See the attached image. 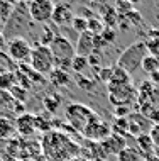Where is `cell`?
I'll list each match as a JSON object with an SVG mask.
<instances>
[{
	"instance_id": "obj_4",
	"label": "cell",
	"mask_w": 159,
	"mask_h": 161,
	"mask_svg": "<svg viewBox=\"0 0 159 161\" xmlns=\"http://www.w3.org/2000/svg\"><path fill=\"white\" fill-rule=\"evenodd\" d=\"M29 66H31L36 73L39 75H49L54 69V56L51 53L49 46H42L37 42L36 46H32L31 59H29Z\"/></svg>"
},
{
	"instance_id": "obj_35",
	"label": "cell",
	"mask_w": 159,
	"mask_h": 161,
	"mask_svg": "<svg viewBox=\"0 0 159 161\" xmlns=\"http://www.w3.org/2000/svg\"><path fill=\"white\" fill-rule=\"evenodd\" d=\"M88 63H90V66L92 68H95V69H98L100 68V63H102V56H100V53H92L88 56Z\"/></svg>"
},
{
	"instance_id": "obj_44",
	"label": "cell",
	"mask_w": 159,
	"mask_h": 161,
	"mask_svg": "<svg viewBox=\"0 0 159 161\" xmlns=\"http://www.w3.org/2000/svg\"><path fill=\"white\" fill-rule=\"evenodd\" d=\"M70 161H90V159L85 158V156H75V158H71Z\"/></svg>"
},
{
	"instance_id": "obj_30",
	"label": "cell",
	"mask_w": 159,
	"mask_h": 161,
	"mask_svg": "<svg viewBox=\"0 0 159 161\" xmlns=\"http://www.w3.org/2000/svg\"><path fill=\"white\" fill-rule=\"evenodd\" d=\"M112 73H114V66H105V68H98L97 69V75L100 81H105V83H110L112 80Z\"/></svg>"
},
{
	"instance_id": "obj_14",
	"label": "cell",
	"mask_w": 159,
	"mask_h": 161,
	"mask_svg": "<svg viewBox=\"0 0 159 161\" xmlns=\"http://www.w3.org/2000/svg\"><path fill=\"white\" fill-rule=\"evenodd\" d=\"M157 93H159V90L156 88V85H154L151 80H147V81H144V83L140 85L137 100H139V102H152L154 103L156 98H157Z\"/></svg>"
},
{
	"instance_id": "obj_29",
	"label": "cell",
	"mask_w": 159,
	"mask_h": 161,
	"mask_svg": "<svg viewBox=\"0 0 159 161\" xmlns=\"http://www.w3.org/2000/svg\"><path fill=\"white\" fill-rule=\"evenodd\" d=\"M8 95H10V97L14 98L15 102L24 103V102H25V98H27V90L22 88V86H17V85H14V86L10 88V92H8Z\"/></svg>"
},
{
	"instance_id": "obj_16",
	"label": "cell",
	"mask_w": 159,
	"mask_h": 161,
	"mask_svg": "<svg viewBox=\"0 0 159 161\" xmlns=\"http://www.w3.org/2000/svg\"><path fill=\"white\" fill-rule=\"evenodd\" d=\"M135 142H137V147H139V151H140V154L144 156H151V154H156L154 153V142H152V139H151V136L149 134H146V132H142L140 136H137L135 137Z\"/></svg>"
},
{
	"instance_id": "obj_45",
	"label": "cell",
	"mask_w": 159,
	"mask_h": 161,
	"mask_svg": "<svg viewBox=\"0 0 159 161\" xmlns=\"http://www.w3.org/2000/svg\"><path fill=\"white\" fill-rule=\"evenodd\" d=\"M34 161H49L48 158H46V156L44 154H41V156H37V158L36 159H34Z\"/></svg>"
},
{
	"instance_id": "obj_6",
	"label": "cell",
	"mask_w": 159,
	"mask_h": 161,
	"mask_svg": "<svg viewBox=\"0 0 159 161\" xmlns=\"http://www.w3.org/2000/svg\"><path fill=\"white\" fill-rule=\"evenodd\" d=\"M107 92H109V102L114 107H130V103L135 102L139 97V90H135L132 83L125 86L107 88Z\"/></svg>"
},
{
	"instance_id": "obj_28",
	"label": "cell",
	"mask_w": 159,
	"mask_h": 161,
	"mask_svg": "<svg viewBox=\"0 0 159 161\" xmlns=\"http://www.w3.org/2000/svg\"><path fill=\"white\" fill-rule=\"evenodd\" d=\"M59 103H61V98H59V95H46L44 97V107L48 108L49 112H56V108H59Z\"/></svg>"
},
{
	"instance_id": "obj_47",
	"label": "cell",
	"mask_w": 159,
	"mask_h": 161,
	"mask_svg": "<svg viewBox=\"0 0 159 161\" xmlns=\"http://www.w3.org/2000/svg\"><path fill=\"white\" fill-rule=\"evenodd\" d=\"M17 161H29V159H17Z\"/></svg>"
},
{
	"instance_id": "obj_25",
	"label": "cell",
	"mask_w": 159,
	"mask_h": 161,
	"mask_svg": "<svg viewBox=\"0 0 159 161\" xmlns=\"http://www.w3.org/2000/svg\"><path fill=\"white\" fill-rule=\"evenodd\" d=\"M76 85H78L81 90H85V92H90V90L95 88L97 81L93 80V78L85 76V75H76Z\"/></svg>"
},
{
	"instance_id": "obj_2",
	"label": "cell",
	"mask_w": 159,
	"mask_h": 161,
	"mask_svg": "<svg viewBox=\"0 0 159 161\" xmlns=\"http://www.w3.org/2000/svg\"><path fill=\"white\" fill-rule=\"evenodd\" d=\"M97 115H98L97 112L88 105H85V103H70V105H66V110H64V117H66L68 124L73 127V130H76L80 134H83L87 125Z\"/></svg>"
},
{
	"instance_id": "obj_9",
	"label": "cell",
	"mask_w": 159,
	"mask_h": 161,
	"mask_svg": "<svg viewBox=\"0 0 159 161\" xmlns=\"http://www.w3.org/2000/svg\"><path fill=\"white\" fill-rule=\"evenodd\" d=\"M102 147H103L105 154H114V156H119V153L124 149V147H127V141L124 136H120L117 132H112L109 137L105 139V141L100 142Z\"/></svg>"
},
{
	"instance_id": "obj_33",
	"label": "cell",
	"mask_w": 159,
	"mask_h": 161,
	"mask_svg": "<svg viewBox=\"0 0 159 161\" xmlns=\"http://www.w3.org/2000/svg\"><path fill=\"white\" fill-rule=\"evenodd\" d=\"M51 129V120L44 119L42 115H36V130H41V132H49Z\"/></svg>"
},
{
	"instance_id": "obj_48",
	"label": "cell",
	"mask_w": 159,
	"mask_h": 161,
	"mask_svg": "<svg viewBox=\"0 0 159 161\" xmlns=\"http://www.w3.org/2000/svg\"><path fill=\"white\" fill-rule=\"evenodd\" d=\"M0 161H2V159H0Z\"/></svg>"
},
{
	"instance_id": "obj_31",
	"label": "cell",
	"mask_w": 159,
	"mask_h": 161,
	"mask_svg": "<svg viewBox=\"0 0 159 161\" xmlns=\"http://www.w3.org/2000/svg\"><path fill=\"white\" fill-rule=\"evenodd\" d=\"M115 10H117L119 15H127V14H130V12L134 10V5H132V2H124V0H119L117 5H115Z\"/></svg>"
},
{
	"instance_id": "obj_17",
	"label": "cell",
	"mask_w": 159,
	"mask_h": 161,
	"mask_svg": "<svg viewBox=\"0 0 159 161\" xmlns=\"http://www.w3.org/2000/svg\"><path fill=\"white\" fill-rule=\"evenodd\" d=\"M117 161H144V156L140 154L139 149H134V147L127 146L119 153Z\"/></svg>"
},
{
	"instance_id": "obj_34",
	"label": "cell",
	"mask_w": 159,
	"mask_h": 161,
	"mask_svg": "<svg viewBox=\"0 0 159 161\" xmlns=\"http://www.w3.org/2000/svg\"><path fill=\"white\" fill-rule=\"evenodd\" d=\"M147 44V51L152 56H159V37H151L149 41H146Z\"/></svg>"
},
{
	"instance_id": "obj_18",
	"label": "cell",
	"mask_w": 159,
	"mask_h": 161,
	"mask_svg": "<svg viewBox=\"0 0 159 161\" xmlns=\"http://www.w3.org/2000/svg\"><path fill=\"white\" fill-rule=\"evenodd\" d=\"M49 80H51V83L56 85V86H66L71 81V78H70V75H68L66 71L54 68L53 71L49 73Z\"/></svg>"
},
{
	"instance_id": "obj_3",
	"label": "cell",
	"mask_w": 159,
	"mask_h": 161,
	"mask_svg": "<svg viewBox=\"0 0 159 161\" xmlns=\"http://www.w3.org/2000/svg\"><path fill=\"white\" fill-rule=\"evenodd\" d=\"M147 54H149L147 44H146L144 41H137V42L130 44L129 47H125V49L122 51V54H120L119 59H117V64L132 75L134 71H137V69L142 66V61Z\"/></svg>"
},
{
	"instance_id": "obj_27",
	"label": "cell",
	"mask_w": 159,
	"mask_h": 161,
	"mask_svg": "<svg viewBox=\"0 0 159 161\" xmlns=\"http://www.w3.org/2000/svg\"><path fill=\"white\" fill-rule=\"evenodd\" d=\"M15 85V75L14 73H2L0 75V90H8Z\"/></svg>"
},
{
	"instance_id": "obj_38",
	"label": "cell",
	"mask_w": 159,
	"mask_h": 161,
	"mask_svg": "<svg viewBox=\"0 0 159 161\" xmlns=\"http://www.w3.org/2000/svg\"><path fill=\"white\" fill-rule=\"evenodd\" d=\"M100 36L103 37L105 41H107V42H109V44H110L112 41H115V36H117V31H115V29H110V27H105V31L102 32Z\"/></svg>"
},
{
	"instance_id": "obj_20",
	"label": "cell",
	"mask_w": 159,
	"mask_h": 161,
	"mask_svg": "<svg viewBox=\"0 0 159 161\" xmlns=\"http://www.w3.org/2000/svg\"><path fill=\"white\" fill-rule=\"evenodd\" d=\"M90 66L88 63V58H85V56H78L76 54L75 58H73V63H71V69L76 73V75H83V71Z\"/></svg>"
},
{
	"instance_id": "obj_36",
	"label": "cell",
	"mask_w": 159,
	"mask_h": 161,
	"mask_svg": "<svg viewBox=\"0 0 159 161\" xmlns=\"http://www.w3.org/2000/svg\"><path fill=\"white\" fill-rule=\"evenodd\" d=\"M149 136H151L154 146H156V149H159V124H154L151 130H149Z\"/></svg>"
},
{
	"instance_id": "obj_32",
	"label": "cell",
	"mask_w": 159,
	"mask_h": 161,
	"mask_svg": "<svg viewBox=\"0 0 159 161\" xmlns=\"http://www.w3.org/2000/svg\"><path fill=\"white\" fill-rule=\"evenodd\" d=\"M54 37H56V34L51 31V27H42V34H41V42H39V44L51 46V42H53Z\"/></svg>"
},
{
	"instance_id": "obj_15",
	"label": "cell",
	"mask_w": 159,
	"mask_h": 161,
	"mask_svg": "<svg viewBox=\"0 0 159 161\" xmlns=\"http://www.w3.org/2000/svg\"><path fill=\"white\" fill-rule=\"evenodd\" d=\"M102 14V22L105 24V27L115 29V25H119V14L115 10V7L112 5H98Z\"/></svg>"
},
{
	"instance_id": "obj_5",
	"label": "cell",
	"mask_w": 159,
	"mask_h": 161,
	"mask_svg": "<svg viewBox=\"0 0 159 161\" xmlns=\"http://www.w3.org/2000/svg\"><path fill=\"white\" fill-rule=\"evenodd\" d=\"M32 53V46L27 42V39L22 36H14L7 42V54L10 59L17 63H29Z\"/></svg>"
},
{
	"instance_id": "obj_11",
	"label": "cell",
	"mask_w": 159,
	"mask_h": 161,
	"mask_svg": "<svg viewBox=\"0 0 159 161\" xmlns=\"http://www.w3.org/2000/svg\"><path fill=\"white\" fill-rule=\"evenodd\" d=\"M75 15H73V10H71V5L70 3H56L54 5V14H53V22L56 25H66V24H71Z\"/></svg>"
},
{
	"instance_id": "obj_24",
	"label": "cell",
	"mask_w": 159,
	"mask_h": 161,
	"mask_svg": "<svg viewBox=\"0 0 159 161\" xmlns=\"http://www.w3.org/2000/svg\"><path fill=\"white\" fill-rule=\"evenodd\" d=\"M103 31H105V24L102 22V19L92 17V19L88 20V32H92L93 36H100Z\"/></svg>"
},
{
	"instance_id": "obj_22",
	"label": "cell",
	"mask_w": 159,
	"mask_h": 161,
	"mask_svg": "<svg viewBox=\"0 0 159 161\" xmlns=\"http://www.w3.org/2000/svg\"><path fill=\"white\" fill-rule=\"evenodd\" d=\"M15 5L10 2H0V24H7L10 19L12 12H14Z\"/></svg>"
},
{
	"instance_id": "obj_43",
	"label": "cell",
	"mask_w": 159,
	"mask_h": 161,
	"mask_svg": "<svg viewBox=\"0 0 159 161\" xmlns=\"http://www.w3.org/2000/svg\"><path fill=\"white\" fill-rule=\"evenodd\" d=\"M144 161H159V156L157 154H151V156H146Z\"/></svg>"
},
{
	"instance_id": "obj_21",
	"label": "cell",
	"mask_w": 159,
	"mask_h": 161,
	"mask_svg": "<svg viewBox=\"0 0 159 161\" xmlns=\"http://www.w3.org/2000/svg\"><path fill=\"white\" fill-rule=\"evenodd\" d=\"M14 130H15V124L10 119H0V137L8 139L14 134Z\"/></svg>"
},
{
	"instance_id": "obj_8",
	"label": "cell",
	"mask_w": 159,
	"mask_h": 161,
	"mask_svg": "<svg viewBox=\"0 0 159 161\" xmlns=\"http://www.w3.org/2000/svg\"><path fill=\"white\" fill-rule=\"evenodd\" d=\"M110 134H112V125H109L105 120H102L100 115H97L95 119L87 125V129L83 130L81 136H83L85 139H88V141L102 142V141H105Z\"/></svg>"
},
{
	"instance_id": "obj_23",
	"label": "cell",
	"mask_w": 159,
	"mask_h": 161,
	"mask_svg": "<svg viewBox=\"0 0 159 161\" xmlns=\"http://www.w3.org/2000/svg\"><path fill=\"white\" fill-rule=\"evenodd\" d=\"M71 27L75 29V31L78 32V36H80V34L88 31V19L83 17V15H75V19H73V22H71Z\"/></svg>"
},
{
	"instance_id": "obj_12",
	"label": "cell",
	"mask_w": 159,
	"mask_h": 161,
	"mask_svg": "<svg viewBox=\"0 0 159 161\" xmlns=\"http://www.w3.org/2000/svg\"><path fill=\"white\" fill-rule=\"evenodd\" d=\"M15 130L20 136L27 137L36 130V115L32 114H22L15 119Z\"/></svg>"
},
{
	"instance_id": "obj_26",
	"label": "cell",
	"mask_w": 159,
	"mask_h": 161,
	"mask_svg": "<svg viewBox=\"0 0 159 161\" xmlns=\"http://www.w3.org/2000/svg\"><path fill=\"white\" fill-rule=\"evenodd\" d=\"M112 132H117L120 136H125L129 132V117L127 119H115L112 124Z\"/></svg>"
},
{
	"instance_id": "obj_42",
	"label": "cell",
	"mask_w": 159,
	"mask_h": 161,
	"mask_svg": "<svg viewBox=\"0 0 159 161\" xmlns=\"http://www.w3.org/2000/svg\"><path fill=\"white\" fill-rule=\"evenodd\" d=\"M149 80H151L154 85H156V83H159V71L152 73V75H149Z\"/></svg>"
},
{
	"instance_id": "obj_39",
	"label": "cell",
	"mask_w": 159,
	"mask_h": 161,
	"mask_svg": "<svg viewBox=\"0 0 159 161\" xmlns=\"http://www.w3.org/2000/svg\"><path fill=\"white\" fill-rule=\"evenodd\" d=\"M107 44H109V42H107L102 36H95V51L97 53H100L103 47H107Z\"/></svg>"
},
{
	"instance_id": "obj_19",
	"label": "cell",
	"mask_w": 159,
	"mask_h": 161,
	"mask_svg": "<svg viewBox=\"0 0 159 161\" xmlns=\"http://www.w3.org/2000/svg\"><path fill=\"white\" fill-rule=\"evenodd\" d=\"M140 69H144L147 75H152V73L159 71V56H152V54H147L142 61V66Z\"/></svg>"
},
{
	"instance_id": "obj_41",
	"label": "cell",
	"mask_w": 159,
	"mask_h": 161,
	"mask_svg": "<svg viewBox=\"0 0 159 161\" xmlns=\"http://www.w3.org/2000/svg\"><path fill=\"white\" fill-rule=\"evenodd\" d=\"M7 51V42H5V36H3L2 32H0V56L5 54Z\"/></svg>"
},
{
	"instance_id": "obj_10",
	"label": "cell",
	"mask_w": 159,
	"mask_h": 161,
	"mask_svg": "<svg viewBox=\"0 0 159 161\" xmlns=\"http://www.w3.org/2000/svg\"><path fill=\"white\" fill-rule=\"evenodd\" d=\"M76 54L88 58L92 53H95V36L92 32H83L78 36V42H76Z\"/></svg>"
},
{
	"instance_id": "obj_46",
	"label": "cell",
	"mask_w": 159,
	"mask_h": 161,
	"mask_svg": "<svg viewBox=\"0 0 159 161\" xmlns=\"http://www.w3.org/2000/svg\"><path fill=\"white\" fill-rule=\"evenodd\" d=\"M92 161H105V159H92Z\"/></svg>"
},
{
	"instance_id": "obj_40",
	"label": "cell",
	"mask_w": 159,
	"mask_h": 161,
	"mask_svg": "<svg viewBox=\"0 0 159 161\" xmlns=\"http://www.w3.org/2000/svg\"><path fill=\"white\" fill-rule=\"evenodd\" d=\"M149 120H152L154 124H159V107H154V110L149 114V117H147Z\"/></svg>"
},
{
	"instance_id": "obj_13",
	"label": "cell",
	"mask_w": 159,
	"mask_h": 161,
	"mask_svg": "<svg viewBox=\"0 0 159 161\" xmlns=\"http://www.w3.org/2000/svg\"><path fill=\"white\" fill-rule=\"evenodd\" d=\"M130 73L125 71L122 66L115 64L114 66V73H112V80L110 83H107V88H115V86H125V85H130Z\"/></svg>"
},
{
	"instance_id": "obj_7",
	"label": "cell",
	"mask_w": 159,
	"mask_h": 161,
	"mask_svg": "<svg viewBox=\"0 0 159 161\" xmlns=\"http://www.w3.org/2000/svg\"><path fill=\"white\" fill-rule=\"evenodd\" d=\"M27 10H29V17L34 22L46 24L53 19L54 3L51 0H32V2H29Z\"/></svg>"
},
{
	"instance_id": "obj_37",
	"label": "cell",
	"mask_w": 159,
	"mask_h": 161,
	"mask_svg": "<svg viewBox=\"0 0 159 161\" xmlns=\"http://www.w3.org/2000/svg\"><path fill=\"white\" fill-rule=\"evenodd\" d=\"M125 17H127L129 20H130V24H132V25H139V24H142V15H140L137 10H132L130 14H127Z\"/></svg>"
},
{
	"instance_id": "obj_1",
	"label": "cell",
	"mask_w": 159,
	"mask_h": 161,
	"mask_svg": "<svg viewBox=\"0 0 159 161\" xmlns=\"http://www.w3.org/2000/svg\"><path fill=\"white\" fill-rule=\"evenodd\" d=\"M78 151L80 146L63 132L49 130L42 137V154L49 161H70L75 156H80Z\"/></svg>"
}]
</instances>
